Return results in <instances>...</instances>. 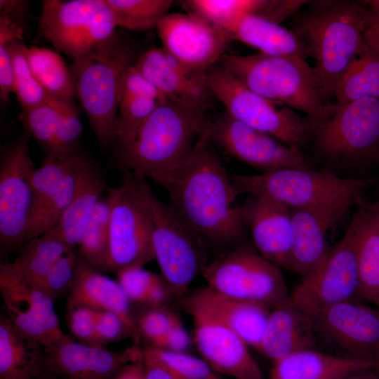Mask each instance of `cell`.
<instances>
[{"label": "cell", "instance_id": "1", "mask_svg": "<svg viewBox=\"0 0 379 379\" xmlns=\"http://www.w3.org/2000/svg\"><path fill=\"white\" fill-rule=\"evenodd\" d=\"M209 129L190 156L156 182L172 206L206 244L234 245L244 239L240 206L230 173L211 149Z\"/></svg>", "mask_w": 379, "mask_h": 379}, {"label": "cell", "instance_id": "2", "mask_svg": "<svg viewBox=\"0 0 379 379\" xmlns=\"http://www.w3.org/2000/svg\"><path fill=\"white\" fill-rule=\"evenodd\" d=\"M211 124L206 112L166 98L130 142L115 147L112 167L156 182L190 156Z\"/></svg>", "mask_w": 379, "mask_h": 379}, {"label": "cell", "instance_id": "3", "mask_svg": "<svg viewBox=\"0 0 379 379\" xmlns=\"http://www.w3.org/2000/svg\"><path fill=\"white\" fill-rule=\"evenodd\" d=\"M370 14L363 1L319 0L295 19L294 32L315 60L313 70L328 106L337 81L361 50Z\"/></svg>", "mask_w": 379, "mask_h": 379}, {"label": "cell", "instance_id": "4", "mask_svg": "<svg viewBox=\"0 0 379 379\" xmlns=\"http://www.w3.org/2000/svg\"><path fill=\"white\" fill-rule=\"evenodd\" d=\"M219 63L249 89L276 105L305 113L308 124L321 123L332 114L313 68L303 58L225 53Z\"/></svg>", "mask_w": 379, "mask_h": 379}, {"label": "cell", "instance_id": "5", "mask_svg": "<svg viewBox=\"0 0 379 379\" xmlns=\"http://www.w3.org/2000/svg\"><path fill=\"white\" fill-rule=\"evenodd\" d=\"M130 44L117 33L84 58L72 62L77 98L102 150L116 144L118 95L122 75L133 64Z\"/></svg>", "mask_w": 379, "mask_h": 379}, {"label": "cell", "instance_id": "6", "mask_svg": "<svg viewBox=\"0 0 379 379\" xmlns=\"http://www.w3.org/2000/svg\"><path fill=\"white\" fill-rule=\"evenodd\" d=\"M142 201L152 225L154 258L170 291L182 294L205 262L204 241L182 218L171 204L161 201L145 178L121 171Z\"/></svg>", "mask_w": 379, "mask_h": 379}, {"label": "cell", "instance_id": "7", "mask_svg": "<svg viewBox=\"0 0 379 379\" xmlns=\"http://www.w3.org/2000/svg\"><path fill=\"white\" fill-rule=\"evenodd\" d=\"M117 27L106 0H44L38 37L76 62L112 39Z\"/></svg>", "mask_w": 379, "mask_h": 379}, {"label": "cell", "instance_id": "8", "mask_svg": "<svg viewBox=\"0 0 379 379\" xmlns=\"http://www.w3.org/2000/svg\"><path fill=\"white\" fill-rule=\"evenodd\" d=\"M366 209L356 211L343 237L291 293V302L310 317L333 305L361 298L357 248Z\"/></svg>", "mask_w": 379, "mask_h": 379}, {"label": "cell", "instance_id": "9", "mask_svg": "<svg viewBox=\"0 0 379 379\" xmlns=\"http://www.w3.org/2000/svg\"><path fill=\"white\" fill-rule=\"evenodd\" d=\"M230 178L237 195L263 196L291 210L310 208L343 197L360 196L368 183L308 167L286 168L254 175L230 173Z\"/></svg>", "mask_w": 379, "mask_h": 379}, {"label": "cell", "instance_id": "10", "mask_svg": "<svg viewBox=\"0 0 379 379\" xmlns=\"http://www.w3.org/2000/svg\"><path fill=\"white\" fill-rule=\"evenodd\" d=\"M279 269L251 247L240 244L206 263L201 273L214 291L272 308L291 295Z\"/></svg>", "mask_w": 379, "mask_h": 379}, {"label": "cell", "instance_id": "11", "mask_svg": "<svg viewBox=\"0 0 379 379\" xmlns=\"http://www.w3.org/2000/svg\"><path fill=\"white\" fill-rule=\"evenodd\" d=\"M317 150L334 161H379V99L364 98L335 109L326 121L308 124Z\"/></svg>", "mask_w": 379, "mask_h": 379}, {"label": "cell", "instance_id": "12", "mask_svg": "<svg viewBox=\"0 0 379 379\" xmlns=\"http://www.w3.org/2000/svg\"><path fill=\"white\" fill-rule=\"evenodd\" d=\"M207 84L215 98L232 118L282 142L299 147L305 140L308 126L291 109L276 105L255 93L220 63L206 73Z\"/></svg>", "mask_w": 379, "mask_h": 379}, {"label": "cell", "instance_id": "13", "mask_svg": "<svg viewBox=\"0 0 379 379\" xmlns=\"http://www.w3.org/2000/svg\"><path fill=\"white\" fill-rule=\"evenodd\" d=\"M25 131L6 145L0 159L1 263L25 244L27 227L32 210V177L34 170Z\"/></svg>", "mask_w": 379, "mask_h": 379}, {"label": "cell", "instance_id": "14", "mask_svg": "<svg viewBox=\"0 0 379 379\" xmlns=\"http://www.w3.org/2000/svg\"><path fill=\"white\" fill-rule=\"evenodd\" d=\"M110 201L109 272L117 274L143 267L154 258L152 225L147 211L131 184L107 187Z\"/></svg>", "mask_w": 379, "mask_h": 379}, {"label": "cell", "instance_id": "15", "mask_svg": "<svg viewBox=\"0 0 379 379\" xmlns=\"http://www.w3.org/2000/svg\"><path fill=\"white\" fill-rule=\"evenodd\" d=\"M311 317L319 345L340 355L374 360L379 346V307L350 300Z\"/></svg>", "mask_w": 379, "mask_h": 379}, {"label": "cell", "instance_id": "16", "mask_svg": "<svg viewBox=\"0 0 379 379\" xmlns=\"http://www.w3.org/2000/svg\"><path fill=\"white\" fill-rule=\"evenodd\" d=\"M157 29L161 47L197 74L218 64L232 41L224 29L187 12L167 14Z\"/></svg>", "mask_w": 379, "mask_h": 379}, {"label": "cell", "instance_id": "17", "mask_svg": "<svg viewBox=\"0 0 379 379\" xmlns=\"http://www.w3.org/2000/svg\"><path fill=\"white\" fill-rule=\"evenodd\" d=\"M209 133L211 141L227 154L260 173L307 167L298 147L289 146L227 112L211 121Z\"/></svg>", "mask_w": 379, "mask_h": 379}, {"label": "cell", "instance_id": "18", "mask_svg": "<svg viewBox=\"0 0 379 379\" xmlns=\"http://www.w3.org/2000/svg\"><path fill=\"white\" fill-rule=\"evenodd\" d=\"M4 313L21 332L44 346L64 335L54 302L36 284L23 279L12 262L0 265Z\"/></svg>", "mask_w": 379, "mask_h": 379}, {"label": "cell", "instance_id": "19", "mask_svg": "<svg viewBox=\"0 0 379 379\" xmlns=\"http://www.w3.org/2000/svg\"><path fill=\"white\" fill-rule=\"evenodd\" d=\"M45 374L58 379H114L124 366L142 359L138 345L109 350L66 334L45 346Z\"/></svg>", "mask_w": 379, "mask_h": 379}, {"label": "cell", "instance_id": "20", "mask_svg": "<svg viewBox=\"0 0 379 379\" xmlns=\"http://www.w3.org/2000/svg\"><path fill=\"white\" fill-rule=\"evenodd\" d=\"M359 197L350 195L310 208L291 210L293 241L289 271L304 278L319 265L330 248L328 232Z\"/></svg>", "mask_w": 379, "mask_h": 379}, {"label": "cell", "instance_id": "21", "mask_svg": "<svg viewBox=\"0 0 379 379\" xmlns=\"http://www.w3.org/2000/svg\"><path fill=\"white\" fill-rule=\"evenodd\" d=\"M240 211L258 252L288 270L293 241L291 210L270 198L250 194Z\"/></svg>", "mask_w": 379, "mask_h": 379}, {"label": "cell", "instance_id": "22", "mask_svg": "<svg viewBox=\"0 0 379 379\" xmlns=\"http://www.w3.org/2000/svg\"><path fill=\"white\" fill-rule=\"evenodd\" d=\"M134 66L166 98L205 112L211 107L215 97L205 74L190 70L161 46L147 50Z\"/></svg>", "mask_w": 379, "mask_h": 379}, {"label": "cell", "instance_id": "23", "mask_svg": "<svg viewBox=\"0 0 379 379\" xmlns=\"http://www.w3.org/2000/svg\"><path fill=\"white\" fill-rule=\"evenodd\" d=\"M192 317L195 344L214 372L236 379H262L261 370L241 338L215 320Z\"/></svg>", "mask_w": 379, "mask_h": 379}, {"label": "cell", "instance_id": "24", "mask_svg": "<svg viewBox=\"0 0 379 379\" xmlns=\"http://www.w3.org/2000/svg\"><path fill=\"white\" fill-rule=\"evenodd\" d=\"M182 303L191 315L204 316L222 324L258 351L271 307L230 298L208 286L193 292Z\"/></svg>", "mask_w": 379, "mask_h": 379}, {"label": "cell", "instance_id": "25", "mask_svg": "<svg viewBox=\"0 0 379 379\" xmlns=\"http://www.w3.org/2000/svg\"><path fill=\"white\" fill-rule=\"evenodd\" d=\"M312 317L291 300L271 308L258 351L273 363L298 351L319 349Z\"/></svg>", "mask_w": 379, "mask_h": 379}, {"label": "cell", "instance_id": "26", "mask_svg": "<svg viewBox=\"0 0 379 379\" xmlns=\"http://www.w3.org/2000/svg\"><path fill=\"white\" fill-rule=\"evenodd\" d=\"M66 298L67 307L84 306L96 311L113 312L137 332L131 302L119 282L91 268L79 253L76 273Z\"/></svg>", "mask_w": 379, "mask_h": 379}, {"label": "cell", "instance_id": "27", "mask_svg": "<svg viewBox=\"0 0 379 379\" xmlns=\"http://www.w3.org/2000/svg\"><path fill=\"white\" fill-rule=\"evenodd\" d=\"M166 97L134 66L124 72L118 95L116 147L130 142Z\"/></svg>", "mask_w": 379, "mask_h": 379}, {"label": "cell", "instance_id": "28", "mask_svg": "<svg viewBox=\"0 0 379 379\" xmlns=\"http://www.w3.org/2000/svg\"><path fill=\"white\" fill-rule=\"evenodd\" d=\"M374 367V360L309 349L296 352L273 363L270 378L344 379L357 371Z\"/></svg>", "mask_w": 379, "mask_h": 379}, {"label": "cell", "instance_id": "29", "mask_svg": "<svg viewBox=\"0 0 379 379\" xmlns=\"http://www.w3.org/2000/svg\"><path fill=\"white\" fill-rule=\"evenodd\" d=\"M232 40L239 41L271 56H298L306 58V45L294 31L279 22L255 14H248L227 27Z\"/></svg>", "mask_w": 379, "mask_h": 379}, {"label": "cell", "instance_id": "30", "mask_svg": "<svg viewBox=\"0 0 379 379\" xmlns=\"http://www.w3.org/2000/svg\"><path fill=\"white\" fill-rule=\"evenodd\" d=\"M45 346L0 314V379H38L45 374Z\"/></svg>", "mask_w": 379, "mask_h": 379}, {"label": "cell", "instance_id": "31", "mask_svg": "<svg viewBox=\"0 0 379 379\" xmlns=\"http://www.w3.org/2000/svg\"><path fill=\"white\" fill-rule=\"evenodd\" d=\"M106 189L102 171L86 157L74 199L58 224L62 237L72 248L75 249L79 246L84 227Z\"/></svg>", "mask_w": 379, "mask_h": 379}, {"label": "cell", "instance_id": "32", "mask_svg": "<svg viewBox=\"0 0 379 379\" xmlns=\"http://www.w3.org/2000/svg\"><path fill=\"white\" fill-rule=\"evenodd\" d=\"M74 250L65 241L58 225L24 244L12 265L27 281L37 285L67 253Z\"/></svg>", "mask_w": 379, "mask_h": 379}, {"label": "cell", "instance_id": "33", "mask_svg": "<svg viewBox=\"0 0 379 379\" xmlns=\"http://www.w3.org/2000/svg\"><path fill=\"white\" fill-rule=\"evenodd\" d=\"M331 104L333 112L351 102L364 98L379 99V57L361 46L335 86Z\"/></svg>", "mask_w": 379, "mask_h": 379}, {"label": "cell", "instance_id": "34", "mask_svg": "<svg viewBox=\"0 0 379 379\" xmlns=\"http://www.w3.org/2000/svg\"><path fill=\"white\" fill-rule=\"evenodd\" d=\"M360 297L379 307V211L367 207L357 248Z\"/></svg>", "mask_w": 379, "mask_h": 379}, {"label": "cell", "instance_id": "35", "mask_svg": "<svg viewBox=\"0 0 379 379\" xmlns=\"http://www.w3.org/2000/svg\"><path fill=\"white\" fill-rule=\"evenodd\" d=\"M86 157L80 154L76 164L59 185L34 209L27 227L25 243L56 226L72 203Z\"/></svg>", "mask_w": 379, "mask_h": 379}, {"label": "cell", "instance_id": "36", "mask_svg": "<svg viewBox=\"0 0 379 379\" xmlns=\"http://www.w3.org/2000/svg\"><path fill=\"white\" fill-rule=\"evenodd\" d=\"M27 59L33 75L50 96L74 101L77 98L74 80L69 67L58 52L32 46L28 48Z\"/></svg>", "mask_w": 379, "mask_h": 379}, {"label": "cell", "instance_id": "37", "mask_svg": "<svg viewBox=\"0 0 379 379\" xmlns=\"http://www.w3.org/2000/svg\"><path fill=\"white\" fill-rule=\"evenodd\" d=\"M111 206L108 197L101 198L88 219L79 244L77 253L93 270H108Z\"/></svg>", "mask_w": 379, "mask_h": 379}, {"label": "cell", "instance_id": "38", "mask_svg": "<svg viewBox=\"0 0 379 379\" xmlns=\"http://www.w3.org/2000/svg\"><path fill=\"white\" fill-rule=\"evenodd\" d=\"M268 0H185L179 3L185 12L195 14L225 29L248 14L262 15Z\"/></svg>", "mask_w": 379, "mask_h": 379}, {"label": "cell", "instance_id": "39", "mask_svg": "<svg viewBox=\"0 0 379 379\" xmlns=\"http://www.w3.org/2000/svg\"><path fill=\"white\" fill-rule=\"evenodd\" d=\"M117 27L134 31L157 27L168 14L171 0H106Z\"/></svg>", "mask_w": 379, "mask_h": 379}, {"label": "cell", "instance_id": "40", "mask_svg": "<svg viewBox=\"0 0 379 379\" xmlns=\"http://www.w3.org/2000/svg\"><path fill=\"white\" fill-rule=\"evenodd\" d=\"M13 66V93L22 110H27L48 102L50 96L33 75L27 59L28 47L22 40L8 43Z\"/></svg>", "mask_w": 379, "mask_h": 379}, {"label": "cell", "instance_id": "41", "mask_svg": "<svg viewBox=\"0 0 379 379\" xmlns=\"http://www.w3.org/2000/svg\"><path fill=\"white\" fill-rule=\"evenodd\" d=\"M20 118L25 131L39 143L46 157H57L58 99L51 98L46 103L22 110Z\"/></svg>", "mask_w": 379, "mask_h": 379}, {"label": "cell", "instance_id": "42", "mask_svg": "<svg viewBox=\"0 0 379 379\" xmlns=\"http://www.w3.org/2000/svg\"><path fill=\"white\" fill-rule=\"evenodd\" d=\"M80 154L78 151L67 156L46 157L42 164L34 170L32 177L33 196L32 213L59 185L74 166Z\"/></svg>", "mask_w": 379, "mask_h": 379}, {"label": "cell", "instance_id": "43", "mask_svg": "<svg viewBox=\"0 0 379 379\" xmlns=\"http://www.w3.org/2000/svg\"><path fill=\"white\" fill-rule=\"evenodd\" d=\"M58 106L57 157L67 156L78 152L83 125L74 101L58 99Z\"/></svg>", "mask_w": 379, "mask_h": 379}, {"label": "cell", "instance_id": "44", "mask_svg": "<svg viewBox=\"0 0 379 379\" xmlns=\"http://www.w3.org/2000/svg\"><path fill=\"white\" fill-rule=\"evenodd\" d=\"M154 348L162 364L175 379H208L214 373L203 359L185 352Z\"/></svg>", "mask_w": 379, "mask_h": 379}, {"label": "cell", "instance_id": "45", "mask_svg": "<svg viewBox=\"0 0 379 379\" xmlns=\"http://www.w3.org/2000/svg\"><path fill=\"white\" fill-rule=\"evenodd\" d=\"M78 264V253L72 250L63 255L37 286L55 302L67 296Z\"/></svg>", "mask_w": 379, "mask_h": 379}, {"label": "cell", "instance_id": "46", "mask_svg": "<svg viewBox=\"0 0 379 379\" xmlns=\"http://www.w3.org/2000/svg\"><path fill=\"white\" fill-rule=\"evenodd\" d=\"M117 281L131 302L144 303L149 289L162 278L143 267L124 269L117 274Z\"/></svg>", "mask_w": 379, "mask_h": 379}, {"label": "cell", "instance_id": "47", "mask_svg": "<svg viewBox=\"0 0 379 379\" xmlns=\"http://www.w3.org/2000/svg\"><path fill=\"white\" fill-rule=\"evenodd\" d=\"M178 319L176 315L159 307H154L142 313L135 321L137 332L154 346L171 329Z\"/></svg>", "mask_w": 379, "mask_h": 379}, {"label": "cell", "instance_id": "48", "mask_svg": "<svg viewBox=\"0 0 379 379\" xmlns=\"http://www.w3.org/2000/svg\"><path fill=\"white\" fill-rule=\"evenodd\" d=\"M138 333L119 314L110 311H98L93 345L104 347L128 335Z\"/></svg>", "mask_w": 379, "mask_h": 379}, {"label": "cell", "instance_id": "49", "mask_svg": "<svg viewBox=\"0 0 379 379\" xmlns=\"http://www.w3.org/2000/svg\"><path fill=\"white\" fill-rule=\"evenodd\" d=\"M98 312L84 306L66 307L67 326L79 342L93 345Z\"/></svg>", "mask_w": 379, "mask_h": 379}, {"label": "cell", "instance_id": "50", "mask_svg": "<svg viewBox=\"0 0 379 379\" xmlns=\"http://www.w3.org/2000/svg\"><path fill=\"white\" fill-rule=\"evenodd\" d=\"M14 72L8 43L0 40V102L5 105L13 93Z\"/></svg>", "mask_w": 379, "mask_h": 379}, {"label": "cell", "instance_id": "51", "mask_svg": "<svg viewBox=\"0 0 379 379\" xmlns=\"http://www.w3.org/2000/svg\"><path fill=\"white\" fill-rule=\"evenodd\" d=\"M190 345V336L178 318L171 329L153 347L172 352H185Z\"/></svg>", "mask_w": 379, "mask_h": 379}, {"label": "cell", "instance_id": "52", "mask_svg": "<svg viewBox=\"0 0 379 379\" xmlns=\"http://www.w3.org/2000/svg\"><path fill=\"white\" fill-rule=\"evenodd\" d=\"M145 379H175L160 361L154 348L142 350Z\"/></svg>", "mask_w": 379, "mask_h": 379}, {"label": "cell", "instance_id": "53", "mask_svg": "<svg viewBox=\"0 0 379 379\" xmlns=\"http://www.w3.org/2000/svg\"><path fill=\"white\" fill-rule=\"evenodd\" d=\"M29 4V1L26 0H1L0 16L22 25V21L28 12Z\"/></svg>", "mask_w": 379, "mask_h": 379}, {"label": "cell", "instance_id": "54", "mask_svg": "<svg viewBox=\"0 0 379 379\" xmlns=\"http://www.w3.org/2000/svg\"><path fill=\"white\" fill-rule=\"evenodd\" d=\"M370 13L364 34L362 46L379 57V15L372 13L371 11Z\"/></svg>", "mask_w": 379, "mask_h": 379}, {"label": "cell", "instance_id": "55", "mask_svg": "<svg viewBox=\"0 0 379 379\" xmlns=\"http://www.w3.org/2000/svg\"><path fill=\"white\" fill-rule=\"evenodd\" d=\"M170 288L168 284L161 279L150 287L147 293L143 304L152 307H160L168 297Z\"/></svg>", "mask_w": 379, "mask_h": 379}, {"label": "cell", "instance_id": "56", "mask_svg": "<svg viewBox=\"0 0 379 379\" xmlns=\"http://www.w3.org/2000/svg\"><path fill=\"white\" fill-rule=\"evenodd\" d=\"M145 367L142 359L124 366L114 379H145Z\"/></svg>", "mask_w": 379, "mask_h": 379}, {"label": "cell", "instance_id": "57", "mask_svg": "<svg viewBox=\"0 0 379 379\" xmlns=\"http://www.w3.org/2000/svg\"><path fill=\"white\" fill-rule=\"evenodd\" d=\"M373 368L364 369L352 373L344 379H379L378 375L372 371Z\"/></svg>", "mask_w": 379, "mask_h": 379}, {"label": "cell", "instance_id": "58", "mask_svg": "<svg viewBox=\"0 0 379 379\" xmlns=\"http://www.w3.org/2000/svg\"><path fill=\"white\" fill-rule=\"evenodd\" d=\"M366 4L371 12L379 15V0L363 1Z\"/></svg>", "mask_w": 379, "mask_h": 379}, {"label": "cell", "instance_id": "59", "mask_svg": "<svg viewBox=\"0 0 379 379\" xmlns=\"http://www.w3.org/2000/svg\"><path fill=\"white\" fill-rule=\"evenodd\" d=\"M374 360H375V366H378L379 368V346H378V350L376 351Z\"/></svg>", "mask_w": 379, "mask_h": 379}, {"label": "cell", "instance_id": "60", "mask_svg": "<svg viewBox=\"0 0 379 379\" xmlns=\"http://www.w3.org/2000/svg\"><path fill=\"white\" fill-rule=\"evenodd\" d=\"M208 379H221L220 377H218L215 373L214 372L211 377Z\"/></svg>", "mask_w": 379, "mask_h": 379}, {"label": "cell", "instance_id": "61", "mask_svg": "<svg viewBox=\"0 0 379 379\" xmlns=\"http://www.w3.org/2000/svg\"><path fill=\"white\" fill-rule=\"evenodd\" d=\"M38 379H47V375L44 374V375H42L41 378H39Z\"/></svg>", "mask_w": 379, "mask_h": 379}, {"label": "cell", "instance_id": "62", "mask_svg": "<svg viewBox=\"0 0 379 379\" xmlns=\"http://www.w3.org/2000/svg\"><path fill=\"white\" fill-rule=\"evenodd\" d=\"M47 379H58L47 375Z\"/></svg>", "mask_w": 379, "mask_h": 379}, {"label": "cell", "instance_id": "63", "mask_svg": "<svg viewBox=\"0 0 379 379\" xmlns=\"http://www.w3.org/2000/svg\"><path fill=\"white\" fill-rule=\"evenodd\" d=\"M377 204H378V211H379V203H378Z\"/></svg>", "mask_w": 379, "mask_h": 379}]
</instances>
